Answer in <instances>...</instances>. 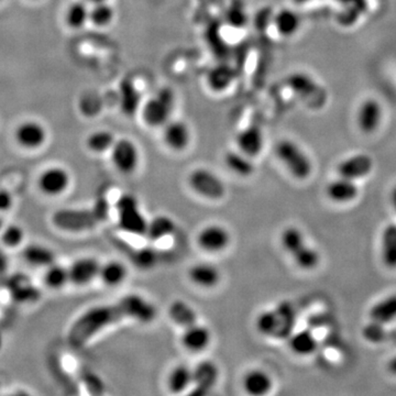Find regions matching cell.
<instances>
[{
	"instance_id": "1",
	"label": "cell",
	"mask_w": 396,
	"mask_h": 396,
	"mask_svg": "<svg viewBox=\"0 0 396 396\" xmlns=\"http://www.w3.org/2000/svg\"><path fill=\"white\" fill-rule=\"evenodd\" d=\"M156 317V308L152 302L139 294H129L115 303L92 307L81 315L69 329V343L72 346L82 347L113 324L126 320L148 324Z\"/></svg>"
},
{
	"instance_id": "2",
	"label": "cell",
	"mask_w": 396,
	"mask_h": 396,
	"mask_svg": "<svg viewBox=\"0 0 396 396\" xmlns=\"http://www.w3.org/2000/svg\"><path fill=\"white\" fill-rule=\"evenodd\" d=\"M296 322L293 305L283 302L275 308L264 311L256 317V327L261 335L273 338H288L292 335Z\"/></svg>"
},
{
	"instance_id": "3",
	"label": "cell",
	"mask_w": 396,
	"mask_h": 396,
	"mask_svg": "<svg viewBox=\"0 0 396 396\" xmlns=\"http://www.w3.org/2000/svg\"><path fill=\"white\" fill-rule=\"evenodd\" d=\"M109 213L108 201L101 198L90 208L61 211L58 216V222L62 228L69 231H84L106 222Z\"/></svg>"
},
{
	"instance_id": "4",
	"label": "cell",
	"mask_w": 396,
	"mask_h": 396,
	"mask_svg": "<svg viewBox=\"0 0 396 396\" xmlns=\"http://www.w3.org/2000/svg\"><path fill=\"white\" fill-rule=\"evenodd\" d=\"M175 94L164 88L151 96L141 108L143 122L151 128H163L172 119L175 109Z\"/></svg>"
},
{
	"instance_id": "5",
	"label": "cell",
	"mask_w": 396,
	"mask_h": 396,
	"mask_svg": "<svg viewBox=\"0 0 396 396\" xmlns=\"http://www.w3.org/2000/svg\"><path fill=\"white\" fill-rule=\"evenodd\" d=\"M275 156L296 180L304 181L312 174L313 163L297 143L283 139L275 145Z\"/></svg>"
},
{
	"instance_id": "6",
	"label": "cell",
	"mask_w": 396,
	"mask_h": 396,
	"mask_svg": "<svg viewBox=\"0 0 396 396\" xmlns=\"http://www.w3.org/2000/svg\"><path fill=\"white\" fill-rule=\"evenodd\" d=\"M281 241L284 250L293 258L302 270H313L320 263V254L307 245L299 228L288 227L283 230Z\"/></svg>"
},
{
	"instance_id": "7",
	"label": "cell",
	"mask_w": 396,
	"mask_h": 396,
	"mask_svg": "<svg viewBox=\"0 0 396 396\" xmlns=\"http://www.w3.org/2000/svg\"><path fill=\"white\" fill-rule=\"evenodd\" d=\"M118 224L124 231L135 236H145L148 220L141 213L140 206L135 196L122 195L116 203Z\"/></svg>"
},
{
	"instance_id": "8",
	"label": "cell",
	"mask_w": 396,
	"mask_h": 396,
	"mask_svg": "<svg viewBox=\"0 0 396 396\" xmlns=\"http://www.w3.org/2000/svg\"><path fill=\"white\" fill-rule=\"evenodd\" d=\"M190 188L201 197L211 199V201H220L226 195V185L224 181L214 172L209 170H194L188 176Z\"/></svg>"
},
{
	"instance_id": "9",
	"label": "cell",
	"mask_w": 396,
	"mask_h": 396,
	"mask_svg": "<svg viewBox=\"0 0 396 396\" xmlns=\"http://www.w3.org/2000/svg\"><path fill=\"white\" fill-rule=\"evenodd\" d=\"M111 163L122 174H132L140 163V152L130 139H119L110 150Z\"/></svg>"
},
{
	"instance_id": "10",
	"label": "cell",
	"mask_w": 396,
	"mask_h": 396,
	"mask_svg": "<svg viewBox=\"0 0 396 396\" xmlns=\"http://www.w3.org/2000/svg\"><path fill=\"white\" fill-rule=\"evenodd\" d=\"M71 175L64 167H52L45 170L38 180V188L43 195L58 197L69 190Z\"/></svg>"
},
{
	"instance_id": "11",
	"label": "cell",
	"mask_w": 396,
	"mask_h": 396,
	"mask_svg": "<svg viewBox=\"0 0 396 396\" xmlns=\"http://www.w3.org/2000/svg\"><path fill=\"white\" fill-rule=\"evenodd\" d=\"M220 379V369L215 362L204 360L193 369L192 392L194 396H204L211 393Z\"/></svg>"
},
{
	"instance_id": "12",
	"label": "cell",
	"mask_w": 396,
	"mask_h": 396,
	"mask_svg": "<svg viewBox=\"0 0 396 396\" xmlns=\"http://www.w3.org/2000/svg\"><path fill=\"white\" fill-rule=\"evenodd\" d=\"M164 145L174 152H182L188 148L192 141V132L186 122L171 119L162 132Z\"/></svg>"
},
{
	"instance_id": "13",
	"label": "cell",
	"mask_w": 396,
	"mask_h": 396,
	"mask_svg": "<svg viewBox=\"0 0 396 396\" xmlns=\"http://www.w3.org/2000/svg\"><path fill=\"white\" fill-rule=\"evenodd\" d=\"M197 243L199 248L206 252H222L229 246L230 233L220 224H209L198 233Z\"/></svg>"
},
{
	"instance_id": "14",
	"label": "cell",
	"mask_w": 396,
	"mask_h": 396,
	"mask_svg": "<svg viewBox=\"0 0 396 396\" xmlns=\"http://www.w3.org/2000/svg\"><path fill=\"white\" fill-rule=\"evenodd\" d=\"M383 119V108L375 98H368L362 101L356 113V124L363 133H373L380 127Z\"/></svg>"
},
{
	"instance_id": "15",
	"label": "cell",
	"mask_w": 396,
	"mask_h": 396,
	"mask_svg": "<svg viewBox=\"0 0 396 396\" xmlns=\"http://www.w3.org/2000/svg\"><path fill=\"white\" fill-rule=\"evenodd\" d=\"M101 263L94 258L84 256L75 260L69 267V283L73 286H85L97 279Z\"/></svg>"
},
{
	"instance_id": "16",
	"label": "cell",
	"mask_w": 396,
	"mask_h": 396,
	"mask_svg": "<svg viewBox=\"0 0 396 396\" xmlns=\"http://www.w3.org/2000/svg\"><path fill=\"white\" fill-rule=\"evenodd\" d=\"M372 169V158L368 154H359L341 161L337 170L339 176L356 181L369 175Z\"/></svg>"
},
{
	"instance_id": "17",
	"label": "cell",
	"mask_w": 396,
	"mask_h": 396,
	"mask_svg": "<svg viewBox=\"0 0 396 396\" xmlns=\"http://www.w3.org/2000/svg\"><path fill=\"white\" fill-rule=\"evenodd\" d=\"M236 143L238 150L250 158H256L263 151V132L258 126H249L238 132Z\"/></svg>"
},
{
	"instance_id": "18",
	"label": "cell",
	"mask_w": 396,
	"mask_h": 396,
	"mask_svg": "<svg viewBox=\"0 0 396 396\" xmlns=\"http://www.w3.org/2000/svg\"><path fill=\"white\" fill-rule=\"evenodd\" d=\"M211 333L206 326L201 324H193L188 327L183 328L181 343L186 350L190 352H201L209 346Z\"/></svg>"
},
{
	"instance_id": "19",
	"label": "cell",
	"mask_w": 396,
	"mask_h": 396,
	"mask_svg": "<svg viewBox=\"0 0 396 396\" xmlns=\"http://www.w3.org/2000/svg\"><path fill=\"white\" fill-rule=\"evenodd\" d=\"M17 142L22 148L35 150L42 147L47 140V131L39 122H28L19 126L16 131Z\"/></svg>"
},
{
	"instance_id": "20",
	"label": "cell",
	"mask_w": 396,
	"mask_h": 396,
	"mask_svg": "<svg viewBox=\"0 0 396 396\" xmlns=\"http://www.w3.org/2000/svg\"><path fill=\"white\" fill-rule=\"evenodd\" d=\"M190 282L203 288H213L218 286L222 274L218 267L208 262L196 263L188 270Z\"/></svg>"
},
{
	"instance_id": "21",
	"label": "cell",
	"mask_w": 396,
	"mask_h": 396,
	"mask_svg": "<svg viewBox=\"0 0 396 396\" xmlns=\"http://www.w3.org/2000/svg\"><path fill=\"white\" fill-rule=\"evenodd\" d=\"M273 381L265 371L250 370L242 379V388L249 395L263 396L272 390Z\"/></svg>"
},
{
	"instance_id": "22",
	"label": "cell",
	"mask_w": 396,
	"mask_h": 396,
	"mask_svg": "<svg viewBox=\"0 0 396 396\" xmlns=\"http://www.w3.org/2000/svg\"><path fill=\"white\" fill-rule=\"evenodd\" d=\"M326 190L328 197L336 203H349L359 195V188L354 181L341 176L329 183Z\"/></svg>"
},
{
	"instance_id": "23",
	"label": "cell",
	"mask_w": 396,
	"mask_h": 396,
	"mask_svg": "<svg viewBox=\"0 0 396 396\" xmlns=\"http://www.w3.org/2000/svg\"><path fill=\"white\" fill-rule=\"evenodd\" d=\"M273 26L281 37H293L299 31L301 18L299 13L292 9H281L273 17Z\"/></svg>"
},
{
	"instance_id": "24",
	"label": "cell",
	"mask_w": 396,
	"mask_h": 396,
	"mask_svg": "<svg viewBox=\"0 0 396 396\" xmlns=\"http://www.w3.org/2000/svg\"><path fill=\"white\" fill-rule=\"evenodd\" d=\"M224 161L226 167L238 176L249 177L256 171L252 158L242 154L238 149L228 151L227 154H224Z\"/></svg>"
},
{
	"instance_id": "25",
	"label": "cell",
	"mask_w": 396,
	"mask_h": 396,
	"mask_svg": "<svg viewBox=\"0 0 396 396\" xmlns=\"http://www.w3.org/2000/svg\"><path fill=\"white\" fill-rule=\"evenodd\" d=\"M22 256L24 261L29 265L35 267H48L51 264L56 262V256L53 251L47 246L32 243L26 246L22 251Z\"/></svg>"
},
{
	"instance_id": "26",
	"label": "cell",
	"mask_w": 396,
	"mask_h": 396,
	"mask_svg": "<svg viewBox=\"0 0 396 396\" xmlns=\"http://www.w3.org/2000/svg\"><path fill=\"white\" fill-rule=\"evenodd\" d=\"M288 346L290 350L297 356H309L316 352L318 341L314 333L309 329H303L301 331L290 335Z\"/></svg>"
},
{
	"instance_id": "27",
	"label": "cell",
	"mask_w": 396,
	"mask_h": 396,
	"mask_svg": "<svg viewBox=\"0 0 396 396\" xmlns=\"http://www.w3.org/2000/svg\"><path fill=\"white\" fill-rule=\"evenodd\" d=\"M176 229V224L171 217L165 216V215H160V216L154 217L148 222V229L145 237L149 240L156 241L162 240L164 238L170 237L173 235Z\"/></svg>"
},
{
	"instance_id": "28",
	"label": "cell",
	"mask_w": 396,
	"mask_h": 396,
	"mask_svg": "<svg viewBox=\"0 0 396 396\" xmlns=\"http://www.w3.org/2000/svg\"><path fill=\"white\" fill-rule=\"evenodd\" d=\"M169 315L170 318L182 328L198 322L197 313L194 307L182 299H176L170 305Z\"/></svg>"
},
{
	"instance_id": "29",
	"label": "cell",
	"mask_w": 396,
	"mask_h": 396,
	"mask_svg": "<svg viewBox=\"0 0 396 396\" xmlns=\"http://www.w3.org/2000/svg\"><path fill=\"white\" fill-rule=\"evenodd\" d=\"M193 369L186 365H176L172 370L167 379V386L172 393L180 394L192 388Z\"/></svg>"
},
{
	"instance_id": "30",
	"label": "cell",
	"mask_w": 396,
	"mask_h": 396,
	"mask_svg": "<svg viewBox=\"0 0 396 396\" xmlns=\"http://www.w3.org/2000/svg\"><path fill=\"white\" fill-rule=\"evenodd\" d=\"M370 320L386 325L396 320V294L388 296L373 305L369 312Z\"/></svg>"
},
{
	"instance_id": "31",
	"label": "cell",
	"mask_w": 396,
	"mask_h": 396,
	"mask_svg": "<svg viewBox=\"0 0 396 396\" xmlns=\"http://www.w3.org/2000/svg\"><path fill=\"white\" fill-rule=\"evenodd\" d=\"M128 275V270L124 264L119 261H109L107 263L101 264L99 275L101 282L107 286H118L126 280Z\"/></svg>"
},
{
	"instance_id": "32",
	"label": "cell",
	"mask_w": 396,
	"mask_h": 396,
	"mask_svg": "<svg viewBox=\"0 0 396 396\" xmlns=\"http://www.w3.org/2000/svg\"><path fill=\"white\" fill-rule=\"evenodd\" d=\"M43 283L50 290H58L65 288L69 283V267L54 262L48 267H45Z\"/></svg>"
},
{
	"instance_id": "33",
	"label": "cell",
	"mask_w": 396,
	"mask_h": 396,
	"mask_svg": "<svg viewBox=\"0 0 396 396\" xmlns=\"http://www.w3.org/2000/svg\"><path fill=\"white\" fill-rule=\"evenodd\" d=\"M382 259L388 269H396V224H388L383 230Z\"/></svg>"
},
{
	"instance_id": "34",
	"label": "cell",
	"mask_w": 396,
	"mask_h": 396,
	"mask_svg": "<svg viewBox=\"0 0 396 396\" xmlns=\"http://www.w3.org/2000/svg\"><path fill=\"white\" fill-rule=\"evenodd\" d=\"M90 10L85 0H79L69 5L66 10L65 22L72 29H81L90 22Z\"/></svg>"
},
{
	"instance_id": "35",
	"label": "cell",
	"mask_w": 396,
	"mask_h": 396,
	"mask_svg": "<svg viewBox=\"0 0 396 396\" xmlns=\"http://www.w3.org/2000/svg\"><path fill=\"white\" fill-rule=\"evenodd\" d=\"M115 142H116V138L110 131L98 130L90 135L86 140V145L92 154H104L106 152H110Z\"/></svg>"
},
{
	"instance_id": "36",
	"label": "cell",
	"mask_w": 396,
	"mask_h": 396,
	"mask_svg": "<svg viewBox=\"0 0 396 396\" xmlns=\"http://www.w3.org/2000/svg\"><path fill=\"white\" fill-rule=\"evenodd\" d=\"M208 85L215 92H224L233 81V71L228 66L220 65L211 69L208 75Z\"/></svg>"
},
{
	"instance_id": "37",
	"label": "cell",
	"mask_w": 396,
	"mask_h": 396,
	"mask_svg": "<svg viewBox=\"0 0 396 396\" xmlns=\"http://www.w3.org/2000/svg\"><path fill=\"white\" fill-rule=\"evenodd\" d=\"M115 9L109 5L108 1L95 3L90 10V22L96 26H107L114 22Z\"/></svg>"
},
{
	"instance_id": "38",
	"label": "cell",
	"mask_w": 396,
	"mask_h": 396,
	"mask_svg": "<svg viewBox=\"0 0 396 396\" xmlns=\"http://www.w3.org/2000/svg\"><path fill=\"white\" fill-rule=\"evenodd\" d=\"M18 284H15L11 288L13 299H16L17 302H22V303L37 301L39 290L35 286H32L30 281H26L22 277H18Z\"/></svg>"
},
{
	"instance_id": "39",
	"label": "cell",
	"mask_w": 396,
	"mask_h": 396,
	"mask_svg": "<svg viewBox=\"0 0 396 396\" xmlns=\"http://www.w3.org/2000/svg\"><path fill=\"white\" fill-rule=\"evenodd\" d=\"M26 237V233L22 227L18 224H9L6 226L0 231V239L3 242V246L7 248H18L22 246Z\"/></svg>"
},
{
	"instance_id": "40",
	"label": "cell",
	"mask_w": 396,
	"mask_h": 396,
	"mask_svg": "<svg viewBox=\"0 0 396 396\" xmlns=\"http://www.w3.org/2000/svg\"><path fill=\"white\" fill-rule=\"evenodd\" d=\"M140 105V99H139V94L135 88H132L131 85L124 84L122 88V95H120V107L124 114H135V111L139 108Z\"/></svg>"
},
{
	"instance_id": "41",
	"label": "cell",
	"mask_w": 396,
	"mask_h": 396,
	"mask_svg": "<svg viewBox=\"0 0 396 396\" xmlns=\"http://www.w3.org/2000/svg\"><path fill=\"white\" fill-rule=\"evenodd\" d=\"M290 86L295 92L304 96L312 95L313 92H318L320 88L312 77L304 74L294 75L290 81Z\"/></svg>"
},
{
	"instance_id": "42",
	"label": "cell",
	"mask_w": 396,
	"mask_h": 396,
	"mask_svg": "<svg viewBox=\"0 0 396 396\" xmlns=\"http://www.w3.org/2000/svg\"><path fill=\"white\" fill-rule=\"evenodd\" d=\"M362 335L365 337V340L369 341V343H379L384 339L386 329H384V325L382 324L371 320L362 329Z\"/></svg>"
},
{
	"instance_id": "43",
	"label": "cell",
	"mask_w": 396,
	"mask_h": 396,
	"mask_svg": "<svg viewBox=\"0 0 396 396\" xmlns=\"http://www.w3.org/2000/svg\"><path fill=\"white\" fill-rule=\"evenodd\" d=\"M135 265L141 269H151L158 262V254L152 249H141L135 254Z\"/></svg>"
},
{
	"instance_id": "44",
	"label": "cell",
	"mask_w": 396,
	"mask_h": 396,
	"mask_svg": "<svg viewBox=\"0 0 396 396\" xmlns=\"http://www.w3.org/2000/svg\"><path fill=\"white\" fill-rule=\"evenodd\" d=\"M247 15L241 7H231L228 9L227 19L230 24H233L235 28L243 26L246 22Z\"/></svg>"
},
{
	"instance_id": "45",
	"label": "cell",
	"mask_w": 396,
	"mask_h": 396,
	"mask_svg": "<svg viewBox=\"0 0 396 396\" xmlns=\"http://www.w3.org/2000/svg\"><path fill=\"white\" fill-rule=\"evenodd\" d=\"M13 205V198L10 193L0 190V213L10 211Z\"/></svg>"
},
{
	"instance_id": "46",
	"label": "cell",
	"mask_w": 396,
	"mask_h": 396,
	"mask_svg": "<svg viewBox=\"0 0 396 396\" xmlns=\"http://www.w3.org/2000/svg\"><path fill=\"white\" fill-rule=\"evenodd\" d=\"M9 267V260L7 254L3 252L1 249H0V277H3V275L7 273V270Z\"/></svg>"
},
{
	"instance_id": "47",
	"label": "cell",
	"mask_w": 396,
	"mask_h": 396,
	"mask_svg": "<svg viewBox=\"0 0 396 396\" xmlns=\"http://www.w3.org/2000/svg\"><path fill=\"white\" fill-rule=\"evenodd\" d=\"M388 369L390 372L396 374V356H393V358L388 361Z\"/></svg>"
},
{
	"instance_id": "48",
	"label": "cell",
	"mask_w": 396,
	"mask_h": 396,
	"mask_svg": "<svg viewBox=\"0 0 396 396\" xmlns=\"http://www.w3.org/2000/svg\"><path fill=\"white\" fill-rule=\"evenodd\" d=\"M391 198L392 203H393V206L395 207L396 209V186L393 188V190H392Z\"/></svg>"
},
{
	"instance_id": "49",
	"label": "cell",
	"mask_w": 396,
	"mask_h": 396,
	"mask_svg": "<svg viewBox=\"0 0 396 396\" xmlns=\"http://www.w3.org/2000/svg\"><path fill=\"white\" fill-rule=\"evenodd\" d=\"M88 3H92V5H95V3H105V1H108V0H85Z\"/></svg>"
},
{
	"instance_id": "50",
	"label": "cell",
	"mask_w": 396,
	"mask_h": 396,
	"mask_svg": "<svg viewBox=\"0 0 396 396\" xmlns=\"http://www.w3.org/2000/svg\"><path fill=\"white\" fill-rule=\"evenodd\" d=\"M296 5H305V3H309L311 0H293Z\"/></svg>"
},
{
	"instance_id": "51",
	"label": "cell",
	"mask_w": 396,
	"mask_h": 396,
	"mask_svg": "<svg viewBox=\"0 0 396 396\" xmlns=\"http://www.w3.org/2000/svg\"><path fill=\"white\" fill-rule=\"evenodd\" d=\"M3 224H0V231H1V229H3Z\"/></svg>"
}]
</instances>
